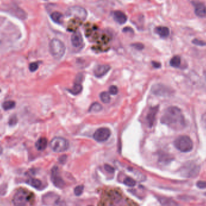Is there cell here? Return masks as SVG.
Here are the masks:
<instances>
[{
  "label": "cell",
  "instance_id": "obj_1",
  "mask_svg": "<svg viewBox=\"0 0 206 206\" xmlns=\"http://www.w3.org/2000/svg\"><path fill=\"white\" fill-rule=\"evenodd\" d=\"M161 123L176 130H180L186 126L184 117L180 109L171 106L166 109L161 118Z\"/></svg>",
  "mask_w": 206,
  "mask_h": 206
},
{
  "label": "cell",
  "instance_id": "obj_2",
  "mask_svg": "<svg viewBox=\"0 0 206 206\" xmlns=\"http://www.w3.org/2000/svg\"><path fill=\"white\" fill-rule=\"evenodd\" d=\"M33 194L26 189H19L13 196L12 202L14 206H26L33 198Z\"/></svg>",
  "mask_w": 206,
  "mask_h": 206
},
{
  "label": "cell",
  "instance_id": "obj_3",
  "mask_svg": "<svg viewBox=\"0 0 206 206\" xmlns=\"http://www.w3.org/2000/svg\"><path fill=\"white\" fill-rule=\"evenodd\" d=\"M50 52L52 56L56 60L61 59L66 52L65 44L58 39H53L49 45Z\"/></svg>",
  "mask_w": 206,
  "mask_h": 206
},
{
  "label": "cell",
  "instance_id": "obj_4",
  "mask_svg": "<svg viewBox=\"0 0 206 206\" xmlns=\"http://www.w3.org/2000/svg\"><path fill=\"white\" fill-rule=\"evenodd\" d=\"M175 147L183 153L190 151L193 149V142L192 139L187 136H180L174 141Z\"/></svg>",
  "mask_w": 206,
  "mask_h": 206
},
{
  "label": "cell",
  "instance_id": "obj_5",
  "mask_svg": "<svg viewBox=\"0 0 206 206\" xmlns=\"http://www.w3.org/2000/svg\"><path fill=\"white\" fill-rule=\"evenodd\" d=\"M200 167L193 162H187L183 165L180 169V173L183 177L187 178H195L200 172Z\"/></svg>",
  "mask_w": 206,
  "mask_h": 206
},
{
  "label": "cell",
  "instance_id": "obj_6",
  "mask_svg": "<svg viewBox=\"0 0 206 206\" xmlns=\"http://www.w3.org/2000/svg\"><path fill=\"white\" fill-rule=\"evenodd\" d=\"M50 147L52 150L55 153L65 152L69 149V141L63 137H55L52 139Z\"/></svg>",
  "mask_w": 206,
  "mask_h": 206
},
{
  "label": "cell",
  "instance_id": "obj_7",
  "mask_svg": "<svg viewBox=\"0 0 206 206\" xmlns=\"http://www.w3.org/2000/svg\"><path fill=\"white\" fill-rule=\"evenodd\" d=\"M66 16L68 17L73 16L82 21H84L87 16L86 10L80 6H72L68 9L66 12Z\"/></svg>",
  "mask_w": 206,
  "mask_h": 206
},
{
  "label": "cell",
  "instance_id": "obj_8",
  "mask_svg": "<svg viewBox=\"0 0 206 206\" xmlns=\"http://www.w3.org/2000/svg\"><path fill=\"white\" fill-rule=\"evenodd\" d=\"M51 180L52 184L59 189H62L65 186V181L61 177L59 168L54 166L51 171Z\"/></svg>",
  "mask_w": 206,
  "mask_h": 206
},
{
  "label": "cell",
  "instance_id": "obj_9",
  "mask_svg": "<svg viewBox=\"0 0 206 206\" xmlns=\"http://www.w3.org/2000/svg\"><path fill=\"white\" fill-rule=\"evenodd\" d=\"M151 91L153 94L160 97H168L172 94V91L171 88L161 84L154 85L151 88Z\"/></svg>",
  "mask_w": 206,
  "mask_h": 206
},
{
  "label": "cell",
  "instance_id": "obj_10",
  "mask_svg": "<svg viewBox=\"0 0 206 206\" xmlns=\"http://www.w3.org/2000/svg\"><path fill=\"white\" fill-rule=\"evenodd\" d=\"M110 136L111 131L110 129L107 127H101L95 131L93 135V137L98 142H103L107 140Z\"/></svg>",
  "mask_w": 206,
  "mask_h": 206
},
{
  "label": "cell",
  "instance_id": "obj_11",
  "mask_svg": "<svg viewBox=\"0 0 206 206\" xmlns=\"http://www.w3.org/2000/svg\"><path fill=\"white\" fill-rule=\"evenodd\" d=\"M59 197L53 193L49 192L43 196L42 202L45 205L50 206L52 204H56L59 201Z\"/></svg>",
  "mask_w": 206,
  "mask_h": 206
},
{
  "label": "cell",
  "instance_id": "obj_12",
  "mask_svg": "<svg viewBox=\"0 0 206 206\" xmlns=\"http://www.w3.org/2000/svg\"><path fill=\"white\" fill-rule=\"evenodd\" d=\"M158 111V106L157 105L151 107L148 112V114L146 117V120L147 122L148 126L150 128H151L154 124L155 117Z\"/></svg>",
  "mask_w": 206,
  "mask_h": 206
},
{
  "label": "cell",
  "instance_id": "obj_13",
  "mask_svg": "<svg viewBox=\"0 0 206 206\" xmlns=\"http://www.w3.org/2000/svg\"><path fill=\"white\" fill-rule=\"evenodd\" d=\"M110 69L108 65H98L94 69V74L95 77L101 78L104 76Z\"/></svg>",
  "mask_w": 206,
  "mask_h": 206
},
{
  "label": "cell",
  "instance_id": "obj_14",
  "mask_svg": "<svg viewBox=\"0 0 206 206\" xmlns=\"http://www.w3.org/2000/svg\"><path fill=\"white\" fill-rule=\"evenodd\" d=\"M195 7V13L197 16L200 18H204L206 16V7L205 5L200 2H193Z\"/></svg>",
  "mask_w": 206,
  "mask_h": 206
},
{
  "label": "cell",
  "instance_id": "obj_15",
  "mask_svg": "<svg viewBox=\"0 0 206 206\" xmlns=\"http://www.w3.org/2000/svg\"><path fill=\"white\" fill-rule=\"evenodd\" d=\"M71 44L73 47L78 48L81 47L83 43V39L81 33L80 31H75L71 36Z\"/></svg>",
  "mask_w": 206,
  "mask_h": 206
},
{
  "label": "cell",
  "instance_id": "obj_16",
  "mask_svg": "<svg viewBox=\"0 0 206 206\" xmlns=\"http://www.w3.org/2000/svg\"><path fill=\"white\" fill-rule=\"evenodd\" d=\"M113 16L115 21L119 24H124L127 21V17L126 14L120 10L115 11L113 13Z\"/></svg>",
  "mask_w": 206,
  "mask_h": 206
},
{
  "label": "cell",
  "instance_id": "obj_17",
  "mask_svg": "<svg viewBox=\"0 0 206 206\" xmlns=\"http://www.w3.org/2000/svg\"><path fill=\"white\" fill-rule=\"evenodd\" d=\"M158 201L162 206H179L172 199L164 197H158Z\"/></svg>",
  "mask_w": 206,
  "mask_h": 206
},
{
  "label": "cell",
  "instance_id": "obj_18",
  "mask_svg": "<svg viewBox=\"0 0 206 206\" xmlns=\"http://www.w3.org/2000/svg\"><path fill=\"white\" fill-rule=\"evenodd\" d=\"M155 32L162 38H166L169 35V29L166 27H157L155 28Z\"/></svg>",
  "mask_w": 206,
  "mask_h": 206
},
{
  "label": "cell",
  "instance_id": "obj_19",
  "mask_svg": "<svg viewBox=\"0 0 206 206\" xmlns=\"http://www.w3.org/2000/svg\"><path fill=\"white\" fill-rule=\"evenodd\" d=\"M48 145V140L46 137H42L39 138L35 144V147L38 151L45 150Z\"/></svg>",
  "mask_w": 206,
  "mask_h": 206
},
{
  "label": "cell",
  "instance_id": "obj_20",
  "mask_svg": "<svg viewBox=\"0 0 206 206\" xmlns=\"http://www.w3.org/2000/svg\"><path fill=\"white\" fill-rule=\"evenodd\" d=\"M12 13L17 18L21 19V20H26L27 17V15L25 12L24 10H23L22 9L15 6L12 9Z\"/></svg>",
  "mask_w": 206,
  "mask_h": 206
},
{
  "label": "cell",
  "instance_id": "obj_21",
  "mask_svg": "<svg viewBox=\"0 0 206 206\" xmlns=\"http://www.w3.org/2000/svg\"><path fill=\"white\" fill-rule=\"evenodd\" d=\"M52 21L57 24H62L63 23V15L59 12H54L51 14Z\"/></svg>",
  "mask_w": 206,
  "mask_h": 206
},
{
  "label": "cell",
  "instance_id": "obj_22",
  "mask_svg": "<svg viewBox=\"0 0 206 206\" xmlns=\"http://www.w3.org/2000/svg\"><path fill=\"white\" fill-rule=\"evenodd\" d=\"M82 21L77 19V18H74L72 20H71L68 24V30L70 31H74L75 30H76V29L82 23Z\"/></svg>",
  "mask_w": 206,
  "mask_h": 206
},
{
  "label": "cell",
  "instance_id": "obj_23",
  "mask_svg": "<svg viewBox=\"0 0 206 206\" xmlns=\"http://www.w3.org/2000/svg\"><path fill=\"white\" fill-rule=\"evenodd\" d=\"M27 183L31 186V187L36 189H39L42 186V181L35 178H30L27 180Z\"/></svg>",
  "mask_w": 206,
  "mask_h": 206
},
{
  "label": "cell",
  "instance_id": "obj_24",
  "mask_svg": "<svg viewBox=\"0 0 206 206\" xmlns=\"http://www.w3.org/2000/svg\"><path fill=\"white\" fill-rule=\"evenodd\" d=\"M103 110V107L100 103L95 102L92 103L89 108V112L90 113H97Z\"/></svg>",
  "mask_w": 206,
  "mask_h": 206
},
{
  "label": "cell",
  "instance_id": "obj_25",
  "mask_svg": "<svg viewBox=\"0 0 206 206\" xmlns=\"http://www.w3.org/2000/svg\"><path fill=\"white\" fill-rule=\"evenodd\" d=\"M82 90H83L82 85L80 83H76L73 86V87L69 90V91L71 94L77 95L81 92Z\"/></svg>",
  "mask_w": 206,
  "mask_h": 206
},
{
  "label": "cell",
  "instance_id": "obj_26",
  "mask_svg": "<svg viewBox=\"0 0 206 206\" xmlns=\"http://www.w3.org/2000/svg\"><path fill=\"white\" fill-rule=\"evenodd\" d=\"M16 105V103L13 101L9 100L4 101L2 104V107L4 110H9L13 109Z\"/></svg>",
  "mask_w": 206,
  "mask_h": 206
},
{
  "label": "cell",
  "instance_id": "obj_27",
  "mask_svg": "<svg viewBox=\"0 0 206 206\" xmlns=\"http://www.w3.org/2000/svg\"><path fill=\"white\" fill-rule=\"evenodd\" d=\"M181 64L180 57L179 55H176L173 57L170 60V65L171 66L174 68L179 67Z\"/></svg>",
  "mask_w": 206,
  "mask_h": 206
},
{
  "label": "cell",
  "instance_id": "obj_28",
  "mask_svg": "<svg viewBox=\"0 0 206 206\" xmlns=\"http://www.w3.org/2000/svg\"><path fill=\"white\" fill-rule=\"evenodd\" d=\"M100 98L101 101L104 104H108L110 102L111 98L109 93L107 92H103L100 95Z\"/></svg>",
  "mask_w": 206,
  "mask_h": 206
},
{
  "label": "cell",
  "instance_id": "obj_29",
  "mask_svg": "<svg viewBox=\"0 0 206 206\" xmlns=\"http://www.w3.org/2000/svg\"><path fill=\"white\" fill-rule=\"evenodd\" d=\"M123 183L126 186H129V187H134V186H136V181L134 180V179H133L132 178H131V177H127V178H126L124 180Z\"/></svg>",
  "mask_w": 206,
  "mask_h": 206
},
{
  "label": "cell",
  "instance_id": "obj_30",
  "mask_svg": "<svg viewBox=\"0 0 206 206\" xmlns=\"http://www.w3.org/2000/svg\"><path fill=\"white\" fill-rule=\"evenodd\" d=\"M83 191H84V186L83 185H78L77 186H76L74 189V194L76 195V196H80L83 194Z\"/></svg>",
  "mask_w": 206,
  "mask_h": 206
},
{
  "label": "cell",
  "instance_id": "obj_31",
  "mask_svg": "<svg viewBox=\"0 0 206 206\" xmlns=\"http://www.w3.org/2000/svg\"><path fill=\"white\" fill-rule=\"evenodd\" d=\"M18 118L17 116L15 115H12V116H10L9 120V124L10 126H15L17 123H18Z\"/></svg>",
  "mask_w": 206,
  "mask_h": 206
},
{
  "label": "cell",
  "instance_id": "obj_32",
  "mask_svg": "<svg viewBox=\"0 0 206 206\" xmlns=\"http://www.w3.org/2000/svg\"><path fill=\"white\" fill-rule=\"evenodd\" d=\"M118 89L117 86H116L115 85H112V86H110V87L108 89L109 94L115 95L118 94Z\"/></svg>",
  "mask_w": 206,
  "mask_h": 206
},
{
  "label": "cell",
  "instance_id": "obj_33",
  "mask_svg": "<svg viewBox=\"0 0 206 206\" xmlns=\"http://www.w3.org/2000/svg\"><path fill=\"white\" fill-rule=\"evenodd\" d=\"M39 68V63L37 62L31 63L29 65V69L31 72H35Z\"/></svg>",
  "mask_w": 206,
  "mask_h": 206
},
{
  "label": "cell",
  "instance_id": "obj_34",
  "mask_svg": "<svg viewBox=\"0 0 206 206\" xmlns=\"http://www.w3.org/2000/svg\"><path fill=\"white\" fill-rule=\"evenodd\" d=\"M104 169H105V170L107 172H108V173H110V174H113V173H114L115 172V168L113 167V166H112L111 165H108V164H105L104 165Z\"/></svg>",
  "mask_w": 206,
  "mask_h": 206
},
{
  "label": "cell",
  "instance_id": "obj_35",
  "mask_svg": "<svg viewBox=\"0 0 206 206\" xmlns=\"http://www.w3.org/2000/svg\"><path fill=\"white\" fill-rule=\"evenodd\" d=\"M192 43L195 45H198V46H205L206 45V42L203 41H201V40H199L198 39H194L193 41H192Z\"/></svg>",
  "mask_w": 206,
  "mask_h": 206
},
{
  "label": "cell",
  "instance_id": "obj_36",
  "mask_svg": "<svg viewBox=\"0 0 206 206\" xmlns=\"http://www.w3.org/2000/svg\"><path fill=\"white\" fill-rule=\"evenodd\" d=\"M131 46L137 50H142L144 48V45L141 43H135L132 44Z\"/></svg>",
  "mask_w": 206,
  "mask_h": 206
},
{
  "label": "cell",
  "instance_id": "obj_37",
  "mask_svg": "<svg viewBox=\"0 0 206 206\" xmlns=\"http://www.w3.org/2000/svg\"><path fill=\"white\" fill-rule=\"evenodd\" d=\"M197 186L200 189H206V181H198L197 183Z\"/></svg>",
  "mask_w": 206,
  "mask_h": 206
},
{
  "label": "cell",
  "instance_id": "obj_38",
  "mask_svg": "<svg viewBox=\"0 0 206 206\" xmlns=\"http://www.w3.org/2000/svg\"><path fill=\"white\" fill-rule=\"evenodd\" d=\"M66 160H67V156H66V155H63L60 156V157H59V162H60V163H62V164L65 163Z\"/></svg>",
  "mask_w": 206,
  "mask_h": 206
},
{
  "label": "cell",
  "instance_id": "obj_39",
  "mask_svg": "<svg viewBox=\"0 0 206 206\" xmlns=\"http://www.w3.org/2000/svg\"><path fill=\"white\" fill-rule=\"evenodd\" d=\"M152 64H153V66L155 68H159L160 66H161V65L160 63L158 62H152Z\"/></svg>",
  "mask_w": 206,
  "mask_h": 206
},
{
  "label": "cell",
  "instance_id": "obj_40",
  "mask_svg": "<svg viewBox=\"0 0 206 206\" xmlns=\"http://www.w3.org/2000/svg\"><path fill=\"white\" fill-rule=\"evenodd\" d=\"M123 31H124V32H129V31H130L131 33H133V29H132L131 28H130V27H125V28H124V30H123Z\"/></svg>",
  "mask_w": 206,
  "mask_h": 206
},
{
  "label": "cell",
  "instance_id": "obj_41",
  "mask_svg": "<svg viewBox=\"0 0 206 206\" xmlns=\"http://www.w3.org/2000/svg\"><path fill=\"white\" fill-rule=\"evenodd\" d=\"M202 119H203V126H204L206 128V114L203 115Z\"/></svg>",
  "mask_w": 206,
  "mask_h": 206
},
{
  "label": "cell",
  "instance_id": "obj_42",
  "mask_svg": "<svg viewBox=\"0 0 206 206\" xmlns=\"http://www.w3.org/2000/svg\"><path fill=\"white\" fill-rule=\"evenodd\" d=\"M2 152H3V148H2V147L0 145V154H1L2 153Z\"/></svg>",
  "mask_w": 206,
  "mask_h": 206
},
{
  "label": "cell",
  "instance_id": "obj_43",
  "mask_svg": "<svg viewBox=\"0 0 206 206\" xmlns=\"http://www.w3.org/2000/svg\"><path fill=\"white\" fill-rule=\"evenodd\" d=\"M0 92H1V89H0Z\"/></svg>",
  "mask_w": 206,
  "mask_h": 206
},
{
  "label": "cell",
  "instance_id": "obj_44",
  "mask_svg": "<svg viewBox=\"0 0 206 206\" xmlns=\"http://www.w3.org/2000/svg\"></svg>",
  "mask_w": 206,
  "mask_h": 206
}]
</instances>
